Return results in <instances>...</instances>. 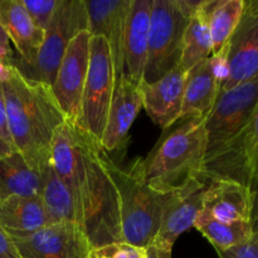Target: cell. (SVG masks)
Instances as JSON below:
<instances>
[{"label":"cell","mask_w":258,"mask_h":258,"mask_svg":"<svg viewBox=\"0 0 258 258\" xmlns=\"http://www.w3.org/2000/svg\"><path fill=\"white\" fill-rule=\"evenodd\" d=\"M143 159L145 181L153 190L170 194L199 179L207 154L206 116L181 118Z\"/></svg>","instance_id":"obj_3"},{"label":"cell","mask_w":258,"mask_h":258,"mask_svg":"<svg viewBox=\"0 0 258 258\" xmlns=\"http://www.w3.org/2000/svg\"><path fill=\"white\" fill-rule=\"evenodd\" d=\"M227 160L251 180V193L258 188V106L248 125L223 145Z\"/></svg>","instance_id":"obj_22"},{"label":"cell","mask_w":258,"mask_h":258,"mask_svg":"<svg viewBox=\"0 0 258 258\" xmlns=\"http://www.w3.org/2000/svg\"><path fill=\"white\" fill-rule=\"evenodd\" d=\"M49 224L40 197H8L0 201V227L10 236L30 234Z\"/></svg>","instance_id":"obj_19"},{"label":"cell","mask_w":258,"mask_h":258,"mask_svg":"<svg viewBox=\"0 0 258 258\" xmlns=\"http://www.w3.org/2000/svg\"><path fill=\"white\" fill-rule=\"evenodd\" d=\"M188 72L180 66L153 83H141L143 107L155 125L166 130L180 120Z\"/></svg>","instance_id":"obj_14"},{"label":"cell","mask_w":258,"mask_h":258,"mask_svg":"<svg viewBox=\"0 0 258 258\" xmlns=\"http://www.w3.org/2000/svg\"><path fill=\"white\" fill-rule=\"evenodd\" d=\"M171 251L173 249L168 247L151 243L145 248V258H171Z\"/></svg>","instance_id":"obj_33"},{"label":"cell","mask_w":258,"mask_h":258,"mask_svg":"<svg viewBox=\"0 0 258 258\" xmlns=\"http://www.w3.org/2000/svg\"><path fill=\"white\" fill-rule=\"evenodd\" d=\"M0 24L18 53V59L27 64L35 60L45 32L37 27L23 0H0Z\"/></svg>","instance_id":"obj_18"},{"label":"cell","mask_w":258,"mask_h":258,"mask_svg":"<svg viewBox=\"0 0 258 258\" xmlns=\"http://www.w3.org/2000/svg\"><path fill=\"white\" fill-rule=\"evenodd\" d=\"M143 107L140 86L134 85L125 77L116 81L107 120L103 128L101 146L103 150H120L126 145L128 131Z\"/></svg>","instance_id":"obj_15"},{"label":"cell","mask_w":258,"mask_h":258,"mask_svg":"<svg viewBox=\"0 0 258 258\" xmlns=\"http://www.w3.org/2000/svg\"><path fill=\"white\" fill-rule=\"evenodd\" d=\"M207 183L196 179L185 188L165 194L160 227L153 243L173 249L179 236L194 227L203 209Z\"/></svg>","instance_id":"obj_12"},{"label":"cell","mask_w":258,"mask_h":258,"mask_svg":"<svg viewBox=\"0 0 258 258\" xmlns=\"http://www.w3.org/2000/svg\"><path fill=\"white\" fill-rule=\"evenodd\" d=\"M116 86L115 67L105 38L91 35L90 63L76 125L98 143L102 138Z\"/></svg>","instance_id":"obj_7"},{"label":"cell","mask_w":258,"mask_h":258,"mask_svg":"<svg viewBox=\"0 0 258 258\" xmlns=\"http://www.w3.org/2000/svg\"><path fill=\"white\" fill-rule=\"evenodd\" d=\"M153 0H131L123 44L122 77L141 86L148 60L149 29Z\"/></svg>","instance_id":"obj_16"},{"label":"cell","mask_w":258,"mask_h":258,"mask_svg":"<svg viewBox=\"0 0 258 258\" xmlns=\"http://www.w3.org/2000/svg\"><path fill=\"white\" fill-rule=\"evenodd\" d=\"M10 237L20 258H86L91 248L82 228L70 222L50 223L30 234Z\"/></svg>","instance_id":"obj_9"},{"label":"cell","mask_w":258,"mask_h":258,"mask_svg":"<svg viewBox=\"0 0 258 258\" xmlns=\"http://www.w3.org/2000/svg\"><path fill=\"white\" fill-rule=\"evenodd\" d=\"M2 86L13 145L40 173L50 164L53 138L67 118L50 86L27 80L13 66Z\"/></svg>","instance_id":"obj_2"},{"label":"cell","mask_w":258,"mask_h":258,"mask_svg":"<svg viewBox=\"0 0 258 258\" xmlns=\"http://www.w3.org/2000/svg\"><path fill=\"white\" fill-rule=\"evenodd\" d=\"M13 57H14V52H13L12 43L0 24V59L9 60Z\"/></svg>","instance_id":"obj_32"},{"label":"cell","mask_w":258,"mask_h":258,"mask_svg":"<svg viewBox=\"0 0 258 258\" xmlns=\"http://www.w3.org/2000/svg\"><path fill=\"white\" fill-rule=\"evenodd\" d=\"M243 9L244 0H208L212 55L224 52L241 20Z\"/></svg>","instance_id":"obj_25"},{"label":"cell","mask_w":258,"mask_h":258,"mask_svg":"<svg viewBox=\"0 0 258 258\" xmlns=\"http://www.w3.org/2000/svg\"><path fill=\"white\" fill-rule=\"evenodd\" d=\"M97 140L66 121L54 134L52 165L75 202L78 226L91 247L122 242L118 194Z\"/></svg>","instance_id":"obj_1"},{"label":"cell","mask_w":258,"mask_h":258,"mask_svg":"<svg viewBox=\"0 0 258 258\" xmlns=\"http://www.w3.org/2000/svg\"><path fill=\"white\" fill-rule=\"evenodd\" d=\"M12 72V64L8 60L0 59V83H4L9 80Z\"/></svg>","instance_id":"obj_35"},{"label":"cell","mask_w":258,"mask_h":258,"mask_svg":"<svg viewBox=\"0 0 258 258\" xmlns=\"http://www.w3.org/2000/svg\"><path fill=\"white\" fill-rule=\"evenodd\" d=\"M0 138H2L5 143L9 144L10 146L14 148L12 141V136H10V133H9V128H8L7 107H5V98H4V92H3L2 83H0Z\"/></svg>","instance_id":"obj_30"},{"label":"cell","mask_w":258,"mask_h":258,"mask_svg":"<svg viewBox=\"0 0 258 258\" xmlns=\"http://www.w3.org/2000/svg\"><path fill=\"white\" fill-rule=\"evenodd\" d=\"M258 106V76L231 90L219 92L206 116L207 154L223 146L249 123Z\"/></svg>","instance_id":"obj_8"},{"label":"cell","mask_w":258,"mask_h":258,"mask_svg":"<svg viewBox=\"0 0 258 258\" xmlns=\"http://www.w3.org/2000/svg\"><path fill=\"white\" fill-rule=\"evenodd\" d=\"M194 228L198 229L216 251H224L241 244L251 238L252 228L249 222L223 223L213 219L198 217Z\"/></svg>","instance_id":"obj_26"},{"label":"cell","mask_w":258,"mask_h":258,"mask_svg":"<svg viewBox=\"0 0 258 258\" xmlns=\"http://www.w3.org/2000/svg\"><path fill=\"white\" fill-rule=\"evenodd\" d=\"M88 32L105 38L110 47L116 81L123 73V44L131 0H90L86 2Z\"/></svg>","instance_id":"obj_13"},{"label":"cell","mask_w":258,"mask_h":258,"mask_svg":"<svg viewBox=\"0 0 258 258\" xmlns=\"http://www.w3.org/2000/svg\"><path fill=\"white\" fill-rule=\"evenodd\" d=\"M86 258H145V248L128 244L126 242L91 247Z\"/></svg>","instance_id":"obj_27"},{"label":"cell","mask_w":258,"mask_h":258,"mask_svg":"<svg viewBox=\"0 0 258 258\" xmlns=\"http://www.w3.org/2000/svg\"><path fill=\"white\" fill-rule=\"evenodd\" d=\"M252 193L246 186L229 180L207 181L203 209L199 217L223 223L249 222Z\"/></svg>","instance_id":"obj_17"},{"label":"cell","mask_w":258,"mask_h":258,"mask_svg":"<svg viewBox=\"0 0 258 258\" xmlns=\"http://www.w3.org/2000/svg\"><path fill=\"white\" fill-rule=\"evenodd\" d=\"M42 174L18 151L0 159V201L8 197H39Z\"/></svg>","instance_id":"obj_21"},{"label":"cell","mask_w":258,"mask_h":258,"mask_svg":"<svg viewBox=\"0 0 258 258\" xmlns=\"http://www.w3.org/2000/svg\"><path fill=\"white\" fill-rule=\"evenodd\" d=\"M229 75L219 92L258 76V0H244V9L227 45Z\"/></svg>","instance_id":"obj_11"},{"label":"cell","mask_w":258,"mask_h":258,"mask_svg":"<svg viewBox=\"0 0 258 258\" xmlns=\"http://www.w3.org/2000/svg\"><path fill=\"white\" fill-rule=\"evenodd\" d=\"M24 7L38 28L45 32L49 28L60 0H23Z\"/></svg>","instance_id":"obj_28"},{"label":"cell","mask_w":258,"mask_h":258,"mask_svg":"<svg viewBox=\"0 0 258 258\" xmlns=\"http://www.w3.org/2000/svg\"><path fill=\"white\" fill-rule=\"evenodd\" d=\"M14 151H17V150H15L13 146H10L9 144L5 143V141L0 138V159L5 158V156H8L9 154L14 153Z\"/></svg>","instance_id":"obj_36"},{"label":"cell","mask_w":258,"mask_h":258,"mask_svg":"<svg viewBox=\"0 0 258 258\" xmlns=\"http://www.w3.org/2000/svg\"><path fill=\"white\" fill-rule=\"evenodd\" d=\"M40 174H42V188H40L39 197L49 224L60 223V222L78 224V217L72 194L55 173L52 161L40 171Z\"/></svg>","instance_id":"obj_24"},{"label":"cell","mask_w":258,"mask_h":258,"mask_svg":"<svg viewBox=\"0 0 258 258\" xmlns=\"http://www.w3.org/2000/svg\"><path fill=\"white\" fill-rule=\"evenodd\" d=\"M199 2L153 0L148 60L143 83H153L178 67L190 15Z\"/></svg>","instance_id":"obj_5"},{"label":"cell","mask_w":258,"mask_h":258,"mask_svg":"<svg viewBox=\"0 0 258 258\" xmlns=\"http://www.w3.org/2000/svg\"><path fill=\"white\" fill-rule=\"evenodd\" d=\"M218 258H258V236L252 233L251 238L224 251H216Z\"/></svg>","instance_id":"obj_29"},{"label":"cell","mask_w":258,"mask_h":258,"mask_svg":"<svg viewBox=\"0 0 258 258\" xmlns=\"http://www.w3.org/2000/svg\"><path fill=\"white\" fill-rule=\"evenodd\" d=\"M208 14V0L199 2L186 25L183 39V53L179 63L185 72H189L191 68L212 55Z\"/></svg>","instance_id":"obj_23"},{"label":"cell","mask_w":258,"mask_h":258,"mask_svg":"<svg viewBox=\"0 0 258 258\" xmlns=\"http://www.w3.org/2000/svg\"><path fill=\"white\" fill-rule=\"evenodd\" d=\"M0 258H20L12 237L0 227Z\"/></svg>","instance_id":"obj_31"},{"label":"cell","mask_w":258,"mask_h":258,"mask_svg":"<svg viewBox=\"0 0 258 258\" xmlns=\"http://www.w3.org/2000/svg\"><path fill=\"white\" fill-rule=\"evenodd\" d=\"M249 223H251L252 233L258 236V188L252 193V209Z\"/></svg>","instance_id":"obj_34"},{"label":"cell","mask_w":258,"mask_h":258,"mask_svg":"<svg viewBox=\"0 0 258 258\" xmlns=\"http://www.w3.org/2000/svg\"><path fill=\"white\" fill-rule=\"evenodd\" d=\"M83 30H88L85 0H60L34 62L27 64L17 57L10 58L8 62L27 80L52 86L71 40Z\"/></svg>","instance_id":"obj_6"},{"label":"cell","mask_w":258,"mask_h":258,"mask_svg":"<svg viewBox=\"0 0 258 258\" xmlns=\"http://www.w3.org/2000/svg\"><path fill=\"white\" fill-rule=\"evenodd\" d=\"M219 93V85L214 77L211 57L204 59L186 75L180 120L190 116H207Z\"/></svg>","instance_id":"obj_20"},{"label":"cell","mask_w":258,"mask_h":258,"mask_svg":"<svg viewBox=\"0 0 258 258\" xmlns=\"http://www.w3.org/2000/svg\"><path fill=\"white\" fill-rule=\"evenodd\" d=\"M141 161L139 158L127 169H121L107 154L106 166L118 194L122 242L146 248L158 234L165 194L148 185Z\"/></svg>","instance_id":"obj_4"},{"label":"cell","mask_w":258,"mask_h":258,"mask_svg":"<svg viewBox=\"0 0 258 258\" xmlns=\"http://www.w3.org/2000/svg\"><path fill=\"white\" fill-rule=\"evenodd\" d=\"M90 43L91 34L88 30H83L71 40L50 86L66 118L75 123L80 116L83 87L87 77Z\"/></svg>","instance_id":"obj_10"}]
</instances>
